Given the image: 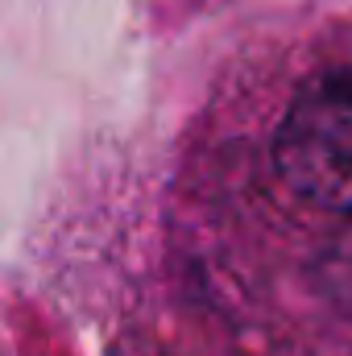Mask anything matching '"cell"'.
I'll use <instances>...</instances> for the list:
<instances>
[{"label":"cell","mask_w":352,"mask_h":356,"mask_svg":"<svg viewBox=\"0 0 352 356\" xmlns=\"http://www.w3.org/2000/svg\"><path fill=\"white\" fill-rule=\"evenodd\" d=\"M269 158L290 211L352 220V67H328L290 95Z\"/></svg>","instance_id":"cell-1"},{"label":"cell","mask_w":352,"mask_h":356,"mask_svg":"<svg viewBox=\"0 0 352 356\" xmlns=\"http://www.w3.org/2000/svg\"><path fill=\"white\" fill-rule=\"evenodd\" d=\"M315 294L323 298L328 315L352 336V228L340 232L319 253V261H315Z\"/></svg>","instance_id":"cell-2"}]
</instances>
